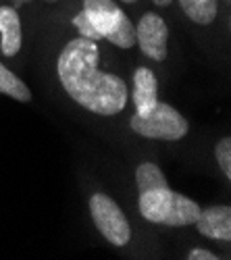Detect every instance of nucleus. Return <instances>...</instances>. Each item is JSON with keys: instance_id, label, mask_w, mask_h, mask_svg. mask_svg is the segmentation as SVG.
Returning <instances> with one entry per match:
<instances>
[{"instance_id": "5", "label": "nucleus", "mask_w": 231, "mask_h": 260, "mask_svg": "<svg viewBox=\"0 0 231 260\" xmlns=\"http://www.w3.org/2000/svg\"><path fill=\"white\" fill-rule=\"evenodd\" d=\"M90 212L98 231L113 246H125L129 242L131 237L129 223L125 219L123 210L119 208V204L113 198H109L107 193H94L90 198Z\"/></svg>"}, {"instance_id": "6", "label": "nucleus", "mask_w": 231, "mask_h": 260, "mask_svg": "<svg viewBox=\"0 0 231 260\" xmlns=\"http://www.w3.org/2000/svg\"><path fill=\"white\" fill-rule=\"evenodd\" d=\"M167 40H169V29L167 23L154 13H146L136 27V42L140 44L142 52L154 60L167 58Z\"/></svg>"}, {"instance_id": "2", "label": "nucleus", "mask_w": 231, "mask_h": 260, "mask_svg": "<svg viewBox=\"0 0 231 260\" xmlns=\"http://www.w3.org/2000/svg\"><path fill=\"white\" fill-rule=\"evenodd\" d=\"M200 210L202 208L194 200L181 196V193H175L169 187L140 193V212L150 223L173 225V227L194 225L200 216Z\"/></svg>"}, {"instance_id": "17", "label": "nucleus", "mask_w": 231, "mask_h": 260, "mask_svg": "<svg viewBox=\"0 0 231 260\" xmlns=\"http://www.w3.org/2000/svg\"><path fill=\"white\" fill-rule=\"evenodd\" d=\"M11 3H13L15 7H21V5H27V3H31V0H11Z\"/></svg>"}, {"instance_id": "14", "label": "nucleus", "mask_w": 231, "mask_h": 260, "mask_svg": "<svg viewBox=\"0 0 231 260\" xmlns=\"http://www.w3.org/2000/svg\"><path fill=\"white\" fill-rule=\"evenodd\" d=\"M73 25H75V29L79 31L81 38H88V40H94V42H96V40H102L100 34L96 31V27L92 25V21L88 19V15L83 13V11L73 17Z\"/></svg>"}, {"instance_id": "8", "label": "nucleus", "mask_w": 231, "mask_h": 260, "mask_svg": "<svg viewBox=\"0 0 231 260\" xmlns=\"http://www.w3.org/2000/svg\"><path fill=\"white\" fill-rule=\"evenodd\" d=\"M156 77L150 69L140 67L134 73V102H136V113L138 115H148L156 106Z\"/></svg>"}, {"instance_id": "15", "label": "nucleus", "mask_w": 231, "mask_h": 260, "mask_svg": "<svg viewBox=\"0 0 231 260\" xmlns=\"http://www.w3.org/2000/svg\"><path fill=\"white\" fill-rule=\"evenodd\" d=\"M187 258H190V260H219V256H217V254L208 252V250H202V248L192 250L190 254H187Z\"/></svg>"}, {"instance_id": "3", "label": "nucleus", "mask_w": 231, "mask_h": 260, "mask_svg": "<svg viewBox=\"0 0 231 260\" xmlns=\"http://www.w3.org/2000/svg\"><path fill=\"white\" fill-rule=\"evenodd\" d=\"M83 13L88 15L100 38L119 48L136 44V27L113 0H83Z\"/></svg>"}, {"instance_id": "4", "label": "nucleus", "mask_w": 231, "mask_h": 260, "mask_svg": "<svg viewBox=\"0 0 231 260\" xmlns=\"http://www.w3.org/2000/svg\"><path fill=\"white\" fill-rule=\"evenodd\" d=\"M131 129L136 134L150 138V140H167V142H177L181 138H185L187 129V121L175 111L173 106L164 104V102H156V106L148 115H134L129 121Z\"/></svg>"}, {"instance_id": "18", "label": "nucleus", "mask_w": 231, "mask_h": 260, "mask_svg": "<svg viewBox=\"0 0 231 260\" xmlns=\"http://www.w3.org/2000/svg\"><path fill=\"white\" fill-rule=\"evenodd\" d=\"M123 3H136V0H123Z\"/></svg>"}, {"instance_id": "10", "label": "nucleus", "mask_w": 231, "mask_h": 260, "mask_svg": "<svg viewBox=\"0 0 231 260\" xmlns=\"http://www.w3.org/2000/svg\"><path fill=\"white\" fill-rule=\"evenodd\" d=\"M183 13L190 17L194 23L208 25L217 17V0H179Z\"/></svg>"}, {"instance_id": "16", "label": "nucleus", "mask_w": 231, "mask_h": 260, "mask_svg": "<svg viewBox=\"0 0 231 260\" xmlns=\"http://www.w3.org/2000/svg\"><path fill=\"white\" fill-rule=\"evenodd\" d=\"M152 3L158 7H167V5H171V0H152Z\"/></svg>"}, {"instance_id": "9", "label": "nucleus", "mask_w": 231, "mask_h": 260, "mask_svg": "<svg viewBox=\"0 0 231 260\" xmlns=\"http://www.w3.org/2000/svg\"><path fill=\"white\" fill-rule=\"evenodd\" d=\"M0 38L5 56H15L21 50V19L13 7H0Z\"/></svg>"}, {"instance_id": "1", "label": "nucleus", "mask_w": 231, "mask_h": 260, "mask_svg": "<svg viewBox=\"0 0 231 260\" xmlns=\"http://www.w3.org/2000/svg\"><path fill=\"white\" fill-rule=\"evenodd\" d=\"M56 71L65 92L88 111L111 117L125 108L127 85L121 77L98 69V46L94 40L81 36L71 40L58 56Z\"/></svg>"}, {"instance_id": "13", "label": "nucleus", "mask_w": 231, "mask_h": 260, "mask_svg": "<svg viewBox=\"0 0 231 260\" xmlns=\"http://www.w3.org/2000/svg\"><path fill=\"white\" fill-rule=\"evenodd\" d=\"M215 154H217V162H219V167L223 169L225 177H231V140H229V138H223V140L217 144Z\"/></svg>"}, {"instance_id": "11", "label": "nucleus", "mask_w": 231, "mask_h": 260, "mask_svg": "<svg viewBox=\"0 0 231 260\" xmlns=\"http://www.w3.org/2000/svg\"><path fill=\"white\" fill-rule=\"evenodd\" d=\"M136 181H138V189L140 193L144 191H150V189H162V187H169L167 183L162 171L152 165V162H142L136 171Z\"/></svg>"}, {"instance_id": "19", "label": "nucleus", "mask_w": 231, "mask_h": 260, "mask_svg": "<svg viewBox=\"0 0 231 260\" xmlns=\"http://www.w3.org/2000/svg\"><path fill=\"white\" fill-rule=\"evenodd\" d=\"M46 3H56V0H46Z\"/></svg>"}, {"instance_id": "12", "label": "nucleus", "mask_w": 231, "mask_h": 260, "mask_svg": "<svg viewBox=\"0 0 231 260\" xmlns=\"http://www.w3.org/2000/svg\"><path fill=\"white\" fill-rule=\"evenodd\" d=\"M0 92L15 98V100H19V102L31 100V90L15 73H11L3 62H0Z\"/></svg>"}, {"instance_id": "7", "label": "nucleus", "mask_w": 231, "mask_h": 260, "mask_svg": "<svg viewBox=\"0 0 231 260\" xmlns=\"http://www.w3.org/2000/svg\"><path fill=\"white\" fill-rule=\"evenodd\" d=\"M198 231L213 240H231V208L229 206H213L200 210V216L194 223Z\"/></svg>"}]
</instances>
